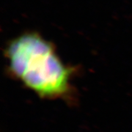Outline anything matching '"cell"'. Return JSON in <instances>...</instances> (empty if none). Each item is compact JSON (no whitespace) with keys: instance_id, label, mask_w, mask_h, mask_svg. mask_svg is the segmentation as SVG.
Wrapping results in <instances>:
<instances>
[{"instance_id":"6da1fadb","label":"cell","mask_w":132,"mask_h":132,"mask_svg":"<svg viewBox=\"0 0 132 132\" xmlns=\"http://www.w3.org/2000/svg\"><path fill=\"white\" fill-rule=\"evenodd\" d=\"M10 73L42 98L66 99L72 94L73 69L51 43L35 33L24 34L6 49Z\"/></svg>"}]
</instances>
